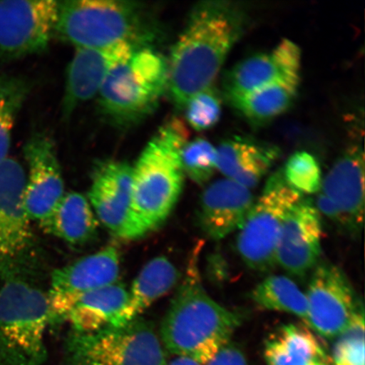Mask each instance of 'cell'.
I'll use <instances>...</instances> for the list:
<instances>
[{"mask_svg":"<svg viewBox=\"0 0 365 365\" xmlns=\"http://www.w3.org/2000/svg\"><path fill=\"white\" fill-rule=\"evenodd\" d=\"M180 160L185 175L196 184H203L217 170V148L203 138L187 141L180 150Z\"/></svg>","mask_w":365,"mask_h":365,"instance_id":"28","label":"cell"},{"mask_svg":"<svg viewBox=\"0 0 365 365\" xmlns=\"http://www.w3.org/2000/svg\"><path fill=\"white\" fill-rule=\"evenodd\" d=\"M180 278L179 270L170 259L158 257L150 259L132 284L125 307L110 327H120L139 318L150 305L171 291Z\"/></svg>","mask_w":365,"mask_h":365,"instance_id":"22","label":"cell"},{"mask_svg":"<svg viewBox=\"0 0 365 365\" xmlns=\"http://www.w3.org/2000/svg\"><path fill=\"white\" fill-rule=\"evenodd\" d=\"M251 299L259 308L294 314L307 322L308 305L305 294L290 278L269 276L255 287Z\"/></svg>","mask_w":365,"mask_h":365,"instance_id":"26","label":"cell"},{"mask_svg":"<svg viewBox=\"0 0 365 365\" xmlns=\"http://www.w3.org/2000/svg\"><path fill=\"white\" fill-rule=\"evenodd\" d=\"M187 122L197 131L211 129L220 120L222 98L219 91L211 86L189 100L185 107Z\"/></svg>","mask_w":365,"mask_h":365,"instance_id":"31","label":"cell"},{"mask_svg":"<svg viewBox=\"0 0 365 365\" xmlns=\"http://www.w3.org/2000/svg\"><path fill=\"white\" fill-rule=\"evenodd\" d=\"M247 21L244 8L226 0H207L192 8L168 61L167 91L178 108L213 86Z\"/></svg>","mask_w":365,"mask_h":365,"instance_id":"1","label":"cell"},{"mask_svg":"<svg viewBox=\"0 0 365 365\" xmlns=\"http://www.w3.org/2000/svg\"><path fill=\"white\" fill-rule=\"evenodd\" d=\"M197 257L196 255L191 259L185 280L163 319L161 339L177 357L205 365L230 344L242 318L205 292L200 279Z\"/></svg>","mask_w":365,"mask_h":365,"instance_id":"3","label":"cell"},{"mask_svg":"<svg viewBox=\"0 0 365 365\" xmlns=\"http://www.w3.org/2000/svg\"><path fill=\"white\" fill-rule=\"evenodd\" d=\"M67 365H166L161 341L140 317L120 327L73 331L65 346Z\"/></svg>","mask_w":365,"mask_h":365,"instance_id":"7","label":"cell"},{"mask_svg":"<svg viewBox=\"0 0 365 365\" xmlns=\"http://www.w3.org/2000/svg\"><path fill=\"white\" fill-rule=\"evenodd\" d=\"M217 153V170L226 179L251 190L279 157V149L272 144L236 136L222 141Z\"/></svg>","mask_w":365,"mask_h":365,"instance_id":"20","label":"cell"},{"mask_svg":"<svg viewBox=\"0 0 365 365\" xmlns=\"http://www.w3.org/2000/svg\"><path fill=\"white\" fill-rule=\"evenodd\" d=\"M120 270V253L110 245L54 271L48 294L50 324L66 321L82 295L118 282Z\"/></svg>","mask_w":365,"mask_h":365,"instance_id":"11","label":"cell"},{"mask_svg":"<svg viewBox=\"0 0 365 365\" xmlns=\"http://www.w3.org/2000/svg\"><path fill=\"white\" fill-rule=\"evenodd\" d=\"M310 330L326 339H336L360 307L348 277L339 267L322 264L314 268L307 293Z\"/></svg>","mask_w":365,"mask_h":365,"instance_id":"10","label":"cell"},{"mask_svg":"<svg viewBox=\"0 0 365 365\" xmlns=\"http://www.w3.org/2000/svg\"><path fill=\"white\" fill-rule=\"evenodd\" d=\"M336 339L331 365H364L365 331L362 305L355 312L349 327Z\"/></svg>","mask_w":365,"mask_h":365,"instance_id":"29","label":"cell"},{"mask_svg":"<svg viewBox=\"0 0 365 365\" xmlns=\"http://www.w3.org/2000/svg\"><path fill=\"white\" fill-rule=\"evenodd\" d=\"M48 294L17 278L0 287V365H43Z\"/></svg>","mask_w":365,"mask_h":365,"instance_id":"6","label":"cell"},{"mask_svg":"<svg viewBox=\"0 0 365 365\" xmlns=\"http://www.w3.org/2000/svg\"><path fill=\"white\" fill-rule=\"evenodd\" d=\"M300 74L285 76L230 102L242 115L262 124L285 113L298 93Z\"/></svg>","mask_w":365,"mask_h":365,"instance_id":"25","label":"cell"},{"mask_svg":"<svg viewBox=\"0 0 365 365\" xmlns=\"http://www.w3.org/2000/svg\"><path fill=\"white\" fill-rule=\"evenodd\" d=\"M26 173L16 159L0 163V268L19 259L33 240L24 202Z\"/></svg>","mask_w":365,"mask_h":365,"instance_id":"13","label":"cell"},{"mask_svg":"<svg viewBox=\"0 0 365 365\" xmlns=\"http://www.w3.org/2000/svg\"><path fill=\"white\" fill-rule=\"evenodd\" d=\"M58 7L54 0L0 1V59L44 51L56 34Z\"/></svg>","mask_w":365,"mask_h":365,"instance_id":"9","label":"cell"},{"mask_svg":"<svg viewBox=\"0 0 365 365\" xmlns=\"http://www.w3.org/2000/svg\"><path fill=\"white\" fill-rule=\"evenodd\" d=\"M302 195L287 185L280 172L272 175L240 228L237 249L244 262L257 272L275 267L276 250L287 215Z\"/></svg>","mask_w":365,"mask_h":365,"instance_id":"8","label":"cell"},{"mask_svg":"<svg viewBox=\"0 0 365 365\" xmlns=\"http://www.w3.org/2000/svg\"><path fill=\"white\" fill-rule=\"evenodd\" d=\"M287 185L301 195L321 190L322 176L316 158L307 152H297L287 160L284 173Z\"/></svg>","mask_w":365,"mask_h":365,"instance_id":"30","label":"cell"},{"mask_svg":"<svg viewBox=\"0 0 365 365\" xmlns=\"http://www.w3.org/2000/svg\"><path fill=\"white\" fill-rule=\"evenodd\" d=\"M30 91L22 77L0 75V163L9 158L14 126Z\"/></svg>","mask_w":365,"mask_h":365,"instance_id":"27","label":"cell"},{"mask_svg":"<svg viewBox=\"0 0 365 365\" xmlns=\"http://www.w3.org/2000/svg\"><path fill=\"white\" fill-rule=\"evenodd\" d=\"M43 230L73 245L88 243L97 234L98 220L88 199L77 192H68L52 215L42 226Z\"/></svg>","mask_w":365,"mask_h":365,"instance_id":"24","label":"cell"},{"mask_svg":"<svg viewBox=\"0 0 365 365\" xmlns=\"http://www.w3.org/2000/svg\"><path fill=\"white\" fill-rule=\"evenodd\" d=\"M168 82L166 58L150 47L137 49L104 82L98 95L100 110L114 125L134 126L156 110Z\"/></svg>","mask_w":365,"mask_h":365,"instance_id":"5","label":"cell"},{"mask_svg":"<svg viewBox=\"0 0 365 365\" xmlns=\"http://www.w3.org/2000/svg\"><path fill=\"white\" fill-rule=\"evenodd\" d=\"M166 365H202L194 360L187 358L177 357L175 359L172 360L170 364Z\"/></svg>","mask_w":365,"mask_h":365,"instance_id":"33","label":"cell"},{"mask_svg":"<svg viewBox=\"0 0 365 365\" xmlns=\"http://www.w3.org/2000/svg\"><path fill=\"white\" fill-rule=\"evenodd\" d=\"M128 290L120 282L82 295L68 312L66 321L74 331L91 333L112 326L124 309Z\"/></svg>","mask_w":365,"mask_h":365,"instance_id":"23","label":"cell"},{"mask_svg":"<svg viewBox=\"0 0 365 365\" xmlns=\"http://www.w3.org/2000/svg\"><path fill=\"white\" fill-rule=\"evenodd\" d=\"M255 202L252 192L228 179L209 185L200 197L198 225L210 240H221L240 230Z\"/></svg>","mask_w":365,"mask_h":365,"instance_id":"19","label":"cell"},{"mask_svg":"<svg viewBox=\"0 0 365 365\" xmlns=\"http://www.w3.org/2000/svg\"><path fill=\"white\" fill-rule=\"evenodd\" d=\"M133 168L129 163L106 160L95 167L88 202L98 220L111 234L124 240L129 217Z\"/></svg>","mask_w":365,"mask_h":365,"instance_id":"16","label":"cell"},{"mask_svg":"<svg viewBox=\"0 0 365 365\" xmlns=\"http://www.w3.org/2000/svg\"><path fill=\"white\" fill-rule=\"evenodd\" d=\"M264 356L267 365H331L317 336L308 327L292 323L272 333Z\"/></svg>","mask_w":365,"mask_h":365,"instance_id":"21","label":"cell"},{"mask_svg":"<svg viewBox=\"0 0 365 365\" xmlns=\"http://www.w3.org/2000/svg\"><path fill=\"white\" fill-rule=\"evenodd\" d=\"M137 49L125 43L104 48H76L67 70L63 100L65 116H70L81 104L98 96L114 68L127 61Z\"/></svg>","mask_w":365,"mask_h":365,"instance_id":"15","label":"cell"},{"mask_svg":"<svg viewBox=\"0 0 365 365\" xmlns=\"http://www.w3.org/2000/svg\"><path fill=\"white\" fill-rule=\"evenodd\" d=\"M301 50L289 39H282L271 52L244 59L227 73L223 91L228 102L244 97L285 76L300 74Z\"/></svg>","mask_w":365,"mask_h":365,"instance_id":"17","label":"cell"},{"mask_svg":"<svg viewBox=\"0 0 365 365\" xmlns=\"http://www.w3.org/2000/svg\"><path fill=\"white\" fill-rule=\"evenodd\" d=\"M29 171L24 193L30 220L42 226L52 215L65 195V185L53 140L47 135L35 134L24 148Z\"/></svg>","mask_w":365,"mask_h":365,"instance_id":"12","label":"cell"},{"mask_svg":"<svg viewBox=\"0 0 365 365\" xmlns=\"http://www.w3.org/2000/svg\"><path fill=\"white\" fill-rule=\"evenodd\" d=\"M205 365H249L242 350L235 344H227Z\"/></svg>","mask_w":365,"mask_h":365,"instance_id":"32","label":"cell"},{"mask_svg":"<svg viewBox=\"0 0 365 365\" xmlns=\"http://www.w3.org/2000/svg\"><path fill=\"white\" fill-rule=\"evenodd\" d=\"M187 138L188 131L184 123L173 118L145 145L133 168L124 240L143 238L170 216L184 186L180 150Z\"/></svg>","mask_w":365,"mask_h":365,"instance_id":"2","label":"cell"},{"mask_svg":"<svg viewBox=\"0 0 365 365\" xmlns=\"http://www.w3.org/2000/svg\"><path fill=\"white\" fill-rule=\"evenodd\" d=\"M319 192L327 196L339 212V226L350 234L361 230L364 212V156L352 148L333 164Z\"/></svg>","mask_w":365,"mask_h":365,"instance_id":"18","label":"cell"},{"mask_svg":"<svg viewBox=\"0 0 365 365\" xmlns=\"http://www.w3.org/2000/svg\"><path fill=\"white\" fill-rule=\"evenodd\" d=\"M156 18L143 4L118 0L59 2L56 35L81 48H104L130 43L150 47L157 39Z\"/></svg>","mask_w":365,"mask_h":365,"instance_id":"4","label":"cell"},{"mask_svg":"<svg viewBox=\"0 0 365 365\" xmlns=\"http://www.w3.org/2000/svg\"><path fill=\"white\" fill-rule=\"evenodd\" d=\"M321 214L308 200L291 210L282 226L276 250V264L287 272L304 277L317 267L322 253Z\"/></svg>","mask_w":365,"mask_h":365,"instance_id":"14","label":"cell"}]
</instances>
